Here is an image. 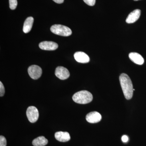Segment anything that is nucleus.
Listing matches in <instances>:
<instances>
[{"label": "nucleus", "instance_id": "20e7f679", "mask_svg": "<svg viewBox=\"0 0 146 146\" xmlns=\"http://www.w3.org/2000/svg\"><path fill=\"white\" fill-rule=\"evenodd\" d=\"M27 116L31 123L36 122L39 116L38 110L35 106H29L27 109Z\"/></svg>", "mask_w": 146, "mask_h": 146}, {"label": "nucleus", "instance_id": "4468645a", "mask_svg": "<svg viewBox=\"0 0 146 146\" xmlns=\"http://www.w3.org/2000/svg\"><path fill=\"white\" fill-rule=\"evenodd\" d=\"M48 143V140L43 136L37 137L32 142L33 145L34 146H44L47 145Z\"/></svg>", "mask_w": 146, "mask_h": 146}, {"label": "nucleus", "instance_id": "1a4fd4ad", "mask_svg": "<svg viewBox=\"0 0 146 146\" xmlns=\"http://www.w3.org/2000/svg\"><path fill=\"white\" fill-rule=\"evenodd\" d=\"M141 14V10L139 9H135L129 14L126 20V22L127 23H133L139 19Z\"/></svg>", "mask_w": 146, "mask_h": 146}, {"label": "nucleus", "instance_id": "f03ea898", "mask_svg": "<svg viewBox=\"0 0 146 146\" xmlns=\"http://www.w3.org/2000/svg\"><path fill=\"white\" fill-rule=\"evenodd\" d=\"M93 99L92 94L89 91L85 90L77 92L72 97L73 101L79 104H87L91 102Z\"/></svg>", "mask_w": 146, "mask_h": 146}, {"label": "nucleus", "instance_id": "aec40b11", "mask_svg": "<svg viewBox=\"0 0 146 146\" xmlns=\"http://www.w3.org/2000/svg\"><path fill=\"white\" fill-rule=\"evenodd\" d=\"M54 2L58 4L62 3L64 2V0H53Z\"/></svg>", "mask_w": 146, "mask_h": 146}, {"label": "nucleus", "instance_id": "ddd939ff", "mask_svg": "<svg viewBox=\"0 0 146 146\" xmlns=\"http://www.w3.org/2000/svg\"><path fill=\"white\" fill-rule=\"evenodd\" d=\"M34 22V18L32 17H29L27 18L24 23L23 31L25 33H28L31 31Z\"/></svg>", "mask_w": 146, "mask_h": 146}, {"label": "nucleus", "instance_id": "2eb2a0df", "mask_svg": "<svg viewBox=\"0 0 146 146\" xmlns=\"http://www.w3.org/2000/svg\"><path fill=\"white\" fill-rule=\"evenodd\" d=\"M9 7L12 10L16 9L18 5L17 0H9Z\"/></svg>", "mask_w": 146, "mask_h": 146}, {"label": "nucleus", "instance_id": "9d476101", "mask_svg": "<svg viewBox=\"0 0 146 146\" xmlns=\"http://www.w3.org/2000/svg\"><path fill=\"white\" fill-rule=\"evenodd\" d=\"M74 57L78 62L80 63H89L90 61L89 56L82 52H77L74 54Z\"/></svg>", "mask_w": 146, "mask_h": 146}, {"label": "nucleus", "instance_id": "423d86ee", "mask_svg": "<svg viewBox=\"0 0 146 146\" xmlns=\"http://www.w3.org/2000/svg\"><path fill=\"white\" fill-rule=\"evenodd\" d=\"M56 76L62 80L67 79L70 77V73L67 68L61 66L58 67L55 72Z\"/></svg>", "mask_w": 146, "mask_h": 146}, {"label": "nucleus", "instance_id": "9b49d317", "mask_svg": "<svg viewBox=\"0 0 146 146\" xmlns=\"http://www.w3.org/2000/svg\"><path fill=\"white\" fill-rule=\"evenodd\" d=\"M55 138L61 142H66L70 140V136L68 132L58 131L55 133Z\"/></svg>", "mask_w": 146, "mask_h": 146}, {"label": "nucleus", "instance_id": "dca6fc26", "mask_svg": "<svg viewBox=\"0 0 146 146\" xmlns=\"http://www.w3.org/2000/svg\"><path fill=\"white\" fill-rule=\"evenodd\" d=\"M6 139L4 136H0V146H6Z\"/></svg>", "mask_w": 146, "mask_h": 146}, {"label": "nucleus", "instance_id": "0eeeda50", "mask_svg": "<svg viewBox=\"0 0 146 146\" xmlns=\"http://www.w3.org/2000/svg\"><path fill=\"white\" fill-rule=\"evenodd\" d=\"M39 47L45 50H54L58 48V45L54 42L44 41L39 44Z\"/></svg>", "mask_w": 146, "mask_h": 146}, {"label": "nucleus", "instance_id": "6e6552de", "mask_svg": "<svg viewBox=\"0 0 146 146\" xmlns=\"http://www.w3.org/2000/svg\"><path fill=\"white\" fill-rule=\"evenodd\" d=\"M86 119L87 122L91 123L99 122L102 119L101 115L96 111L88 113L86 115Z\"/></svg>", "mask_w": 146, "mask_h": 146}, {"label": "nucleus", "instance_id": "39448f33", "mask_svg": "<svg viewBox=\"0 0 146 146\" xmlns=\"http://www.w3.org/2000/svg\"><path fill=\"white\" fill-rule=\"evenodd\" d=\"M29 74L31 78L34 80L39 79L42 74V68L36 65L30 66L28 69Z\"/></svg>", "mask_w": 146, "mask_h": 146}, {"label": "nucleus", "instance_id": "f257e3e1", "mask_svg": "<svg viewBox=\"0 0 146 146\" xmlns=\"http://www.w3.org/2000/svg\"><path fill=\"white\" fill-rule=\"evenodd\" d=\"M120 84L123 93L127 100H130L133 95V87L130 78L126 74L123 73L119 77Z\"/></svg>", "mask_w": 146, "mask_h": 146}, {"label": "nucleus", "instance_id": "6ab92c4d", "mask_svg": "<svg viewBox=\"0 0 146 146\" xmlns=\"http://www.w3.org/2000/svg\"><path fill=\"white\" fill-rule=\"evenodd\" d=\"M122 141H123V143H127L128 142L129 140L128 137L126 135H123L122 136L121 138Z\"/></svg>", "mask_w": 146, "mask_h": 146}, {"label": "nucleus", "instance_id": "f8f14e48", "mask_svg": "<svg viewBox=\"0 0 146 146\" xmlns=\"http://www.w3.org/2000/svg\"><path fill=\"white\" fill-rule=\"evenodd\" d=\"M129 58L132 62L138 65H143L144 63L143 58L141 55L136 52H131L129 54Z\"/></svg>", "mask_w": 146, "mask_h": 146}, {"label": "nucleus", "instance_id": "7ed1b4c3", "mask_svg": "<svg viewBox=\"0 0 146 146\" xmlns=\"http://www.w3.org/2000/svg\"><path fill=\"white\" fill-rule=\"evenodd\" d=\"M50 31L52 33L62 36H69L72 34L70 29L60 25H55L52 26L50 28Z\"/></svg>", "mask_w": 146, "mask_h": 146}, {"label": "nucleus", "instance_id": "412c9836", "mask_svg": "<svg viewBox=\"0 0 146 146\" xmlns=\"http://www.w3.org/2000/svg\"><path fill=\"white\" fill-rule=\"evenodd\" d=\"M133 1H139V0H133Z\"/></svg>", "mask_w": 146, "mask_h": 146}, {"label": "nucleus", "instance_id": "f3484780", "mask_svg": "<svg viewBox=\"0 0 146 146\" xmlns=\"http://www.w3.org/2000/svg\"><path fill=\"white\" fill-rule=\"evenodd\" d=\"M5 93V89L4 86L1 82H0V96L3 97Z\"/></svg>", "mask_w": 146, "mask_h": 146}, {"label": "nucleus", "instance_id": "a211bd4d", "mask_svg": "<svg viewBox=\"0 0 146 146\" xmlns=\"http://www.w3.org/2000/svg\"><path fill=\"white\" fill-rule=\"evenodd\" d=\"M88 5L93 6L96 3V0H83Z\"/></svg>", "mask_w": 146, "mask_h": 146}]
</instances>
